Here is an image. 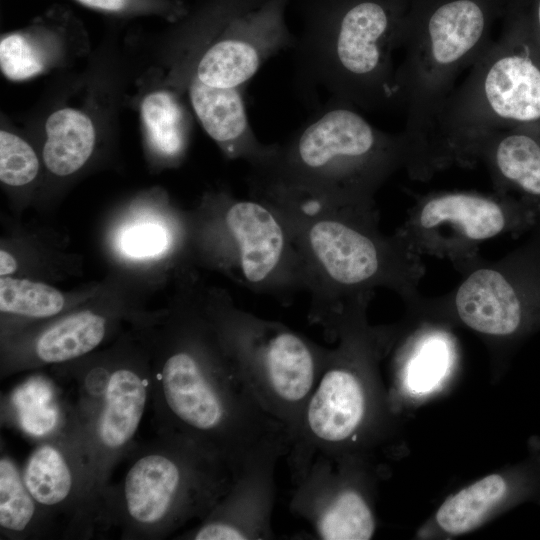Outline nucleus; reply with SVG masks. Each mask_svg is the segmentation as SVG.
<instances>
[{"mask_svg":"<svg viewBox=\"0 0 540 540\" xmlns=\"http://www.w3.org/2000/svg\"><path fill=\"white\" fill-rule=\"evenodd\" d=\"M403 134L383 131L358 109L327 102L286 141L250 165L249 192L275 207L376 211L375 195L408 165Z\"/></svg>","mask_w":540,"mask_h":540,"instance_id":"1","label":"nucleus"},{"mask_svg":"<svg viewBox=\"0 0 540 540\" xmlns=\"http://www.w3.org/2000/svg\"><path fill=\"white\" fill-rule=\"evenodd\" d=\"M276 208L303 264L309 317L326 335L332 338L348 313L367 307L377 288L390 289L411 305L422 302L421 255L397 232L387 236L379 230L377 210Z\"/></svg>","mask_w":540,"mask_h":540,"instance_id":"2","label":"nucleus"},{"mask_svg":"<svg viewBox=\"0 0 540 540\" xmlns=\"http://www.w3.org/2000/svg\"><path fill=\"white\" fill-rule=\"evenodd\" d=\"M487 11L476 0H447L405 25L395 72L396 101L405 109L407 172L432 176L431 155L442 110L460 73L490 45Z\"/></svg>","mask_w":540,"mask_h":540,"instance_id":"3","label":"nucleus"},{"mask_svg":"<svg viewBox=\"0 0 540 540\" xmlns=\"http://www.w3.org/2000/svg\"><path fill=\"white\" fill-rule=\"evenodd\" d=\"M404 28L383 2L352 3L296 41L299 87L304 94L324 91L328 102L356 109L375 110L396 101L394 56Z\"/></svg>","mask_w":540,"mask_h":540,"instance_id":"4","label":"nucleus"},{"mask_svg":"<svg viewBox=\"0 0 540 540\" xmlns=\"http://www.w3.org/2000/svg\"><path fill=\"white\" fill-rule=\"evenodd\" d=\"M539 52L516 32L490 43L438 119L432 175L464 165L469 146L490 131L540 123Z\"/></svg>","mask_w":540,"mask_h":540,"instance_id":"5","label":"nucleus"},{"mask_svg":"<svg viewBox=\"0 0 540 540\" xmlns=\"http://www.w3.org/2000/svg\"><path fill=\"white\" fill-rule=\"evenodd\" d=\"M216 325L263 409L283 425L291 444L321 373L326 348L288 326L237 308L219 295Z\"/></svg>","mask_w":540,"mask_h":540,"instance_id":"6","label":"nucleus"},{"mask_svg":"<svg viewBox=\"0 0 540 540\" xmlns=\"http://www.w3.org/2000/svg\"><path fill=\"white\" fill-rule=\"evenodd\" d=\"M200 242L206 256L243 288L287 300L305 290L303 264L283 214L273 205L220 194L210 198Z\"/></svg>","mask_w":540,"mask_h":540,"instance_id":"7","label":"nucleus"},{"mask_svg":"<svg viewBox=\"0 0 540 540\" xmlns=\"http://www.w3.org/2000/svg\"><path fill=\"white\" fill-rule=\"evenodd\" d=\"M365 311L347 316L335 331L337 346L326 348L320 376L288 452L293 473L315 455L337 456L364 422L367 394L357 368L375 337L365 324Z\"/></svg>","mask_w":540,"mask_h":540,"instance_id":"8","label":"nucleus"},{"mask_svg":"<svg viewBox=\"0 0 540 540\" xmlns=\"http://www.w3.org/2000/svg\"><path fill=\"white\" fill-rule=\"evenodd\" d=\"M509 224L503 198L452 191L421 197L396 232L419 255L449 259L463 271L479 259L480 245L503 234Z\"/></svg>","mask_w":540,"mask_h":540,"instance_id":"9","label":"nucleus"},{"mask_svg":"<svg viewBox=\"0 0 540 540\" xmlns=\"http://www.w3.org/2000/svg\"><path fill=\"white\" fill-rule=\"evenodd\" d=\"M297 484L291 500L293 512L302 516L323 540H368L375 518L365 497L344 485L327 455L313 456L293 474Z\"/></svg>","mask_w":540,"mask_h":540,"instance_id":"10","label":"nucleus"},{"mask_svg":"<svg viewBox=\"0 0 540 540\" xmlns=\"http://www.w3.org/2000/svg\"><path fill=\"white\" fill-rule=\"evenodd\" d=\"M281 455H269L246 465L235 477L220 505V514L205 522L196 540H260L272 534L275 468Z\"/></svg>","mask_w":540,"mask_h":540,"instance_id":"11","label":"nucleus"},{"mask_svg":"<svg viewBox=\"0 0 540 540\" xmlns=\"http://www.w3.org/2000/svg\"><path fill=\"white\" fill-rule=\"evenodd\" d=\"M483 162L493 180L540 197V139L520 127L490 131L468 148L464 164Z\"/></svg>","mask_w":540,"mask_h":540,"instance_id":"12","label":"nucleus"},{"mask_svg":"<svg viewBox=\"0 0 540 540\" xmlns=\"http://www.w3.org/2000/svg\"><path fill=\"white\" fill-rule=\"evenodd\" d=\"M146 400L147 384L136 372L118 369L110 375L98 422V436L105 447L120 448L134 436Z\"/></svg>","mask_w":540,"mask_h":540,"instance_id":"13","label":"nucleus"},{"mask_svg":"<svg viewBox=\"0 0 540 540\" xmlns=\"http://www.w3.org/2000/svg\"><path fill=\"white\" fill-rule=\"evenodd\" d=\"M45 131L42 156L47 169L55 175L78 171L93 152L95 128L90 118L79 110L55 111L46 120Z\"/></svg>","mask_w":540,"mask_h":540,"instance_id":"14","label":"nucleus"},{"mask_svg":"<svg viewBox=\"0 0 540 540\" xmlns=\"http://www.w3.org/2000/svg\"><path fill=\"white\" fill-rule=\"evenodd\" d=\"M106 332L105 319L90 311L74 313L47 329L38 339L36 354L46 363L78 358L95 349Z\"/></svg>","mask_w":540,"mask_h":540,"instance_id":"15","label":"nucleus"},{"mask_svg":"<svg viewBox=\"0 0 540 540\" xmlns=\"http://www.w3.org/2000/svg\"><path fill=\"white\" fill-rule=\"evenodd\" d=\"M507 484L499 474L488 475L448 498L436 513L439 527L462 534L478 526L505 497Z\"/></svg>","mask_w":540,"mask_h":540,"instance_id":"16","label":"nucleus"},{"mask_svg":"<svg viewBox=\"0 0 540 540\" xmlns=\"http://www.w3.org/2000/svg\"><path fill=\"white\" fill-rule=\"evenodd\" d=\"M141 116L150 141L167 157H178L186 145L187 124L182 105L170 92L147 95L141 104Z\"/></svg>","mask_w":540,"mask_h":540,"instance_id":"17","label":"nucleus"},{"mask_svg":"<svg viewBox=\"0 0 540 540\" xmlns=\"http://www.w3.org/2000/svg\"><path fill=\"white\" fill-rule=\"evenodd\" d=\"M23 480L35 501L48 506L64 501L72 489L69 466L51 445H43L31 454Z\"/></svg>","mask_w":540,"mask_h":540,"instance_id":"18","label":"nucleus"},{"mask_svg":"<svg viewBox=\"0 0 540 540\" xmlns=\"http://www.w3.org/2000/svg\"><path fill=\"white\" fill-rule=\"evenodd\" d=\"M64 304L63 294L46 283L11 276L0 279L2 313L46 318L58 314Z\"/></svg>","mask_w":540,"mask_h":540,"instance_id":"19","label":"nucleus"},{"mask_svg":"<svg viewBox=\"0 0 540 540\" xmlns=\"http://www.w3.org/2000/svg\"><path fill=\"white\" fill-rule=\"evenodd\" d=\"M35 513V499L26 487L15 464L0 461V525L11 531L27 527Z\"/></svg>","mask_w":540,"mask_h":540,"instance_id":"20","label":"nucleus"},{"mask_svg":"<svg viewBox=\"0 0 540 540\" xmlns=\"http://www.w3.org/2000/svg\"><path fill=\"white\" fill-rule=\"evenodd\" d=\"M39 160L33 148L19 136L0 132V180L9 186H23L38 173Z\"/></svg>","mask_w":540,"mask_h":540,"instance_id":"21","label":"nucleus"},{"mask_svg":"<svg viewBox=\"0 0 540 540\" xmlns=\"http://www.w3.org/2000/svg\"><path fill=\"white\" fill-rule=\"evenodd\" d=\"M0 66L7 78L24 80L44 69L45 57L39 47L26 36L14 33L1 39Z\"/></svg>","mask_w":540,"mask_h":540,"instance_id":"22","label":"nucleus"},{"mask_svg":"<svg viewBox=\"0 0 540 540\" xmlns=\"http://www.w3.org/2000/svg\"><path fill=\"white\" fill-rule=\"evenodd\" d=\"M169 244L168 232L159 224H141L125 230L121 236L122 251L133 258L154 257Z\"/></svg>","mask_w":540,"mask_h":540,"instance_id":"23","label":"nucleus"},{"mask_svg":"<svg viewBox=\"0 0 540 540\" xmlns=\"http://www.w3.org/2000/svg\"><path fill=\"white\" fill-rule=\"evenodd\" d=\"M440 358L441 355L436 348L424 352L410 368L408 373L409 387L416 391L430 389L438 381L441 374L443 364Z\"/></svg>","mask_w":540,"mask_h":540,"instance_id":"24","label":"nucleus"},{"mask_svg":"<svg viewBox=\"0 0 540 540\" xmlns=\"http://www.w3.org/2000/svg\"><path fill=\"white\" fill-rule=\"evenodd\" d=\"M82 4L105 11L121 10L127 0H78Z\"/></svg>","mask_w":540,"mask_h":540,"instance_id":"25","label":"nucleus"},{"mask_svg":"<svg viewBox=\"0 0 540 540\" xmlns=\"http://www.w3.org/2000/svg\"><path fill=\"white\" fill-rule=\"evenodd\" d=\"M17 270V261L8 251L1 249L0 251V275L7 277L15 273Z\"/></svg>","mask_w":540,"mask_h":540,"instance_id":"26","label":"nucleus"},{"mask_svg":"<svg viewBox=\"0 0 540 540\" xmlns=\"http://www.w3.org/2000/svg\"><path fill=\"white\" fill-rule=\"evenodd\" d=\"M537 21H538V29H539V34H540V1L538 4V10H537Z\"/></svg>","mask_w":540,"mask_h":540,"instance_id":"27","label":"nucleus"}]
</instances>
